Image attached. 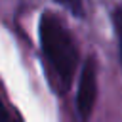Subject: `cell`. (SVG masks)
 I'll use <instances>...</instances> for the list:
<instances>
[{
	"label": "cell",
	"instance_id": "cell-1",
	"mask_svg": "<svg viewBox=\"0 0 122 122\" xmlns=\"http://www.w3.org/2000/svg\"><path fill=\"white\" fill-rule=\"evenodd\" d=\"M38 36L46 61L55 71L59 80L69 86L78 65V50L72 34L55 13L44 11L38 23Z\"/></svg>",
	"mask_w": 122,
	"mask_h": 122
},
{
	"label": "cell",
	"instance_id": "cell-2",
	"mask_svg": "<svg viewBox=\"0 0 122 122\" xmlns=\"http://www.w3.org/2000/svg\"><path fill=\"white\" fill-rule=\"evenodd\" d=\"M97 97V69H95V59L88 57L80 74L78 82V93H76V109L82 120H88Z\"/></svg>",
	"mask_w": 122,
	"mask_h": 122
},
{
	"label": "cell",
	"instance_id": "cell-3",
	"mask_svg": "<svg viewBox=\"0 0 122 122\" xmlns=\"http://www.w3.org/2000/svg\"><path fill=\"white\" fill-rule=\"evenodd\" d=\"M112 25L118 38V51H120V61H122V6L112 10Z\"/></svg>",
	"mask_w": 122,
	"mask_h": 122
},
{
	"label": "cell",
	"instance_id": "cell-4",
	"mask_svg": "<svg viewBox=\"0 0 122 122\" xmlns=\"http://www.w3.org/2000/svg\"><path fill=\"white\" fill-rule=\"evenodd\" d=\"M57 4H61L67 11H71L74 17H82L84 15V6L82 0H55Z\"/></svg>",
	"mask_w": 122,
	"mask_h": 122
},
{
	"label": "cell",
	"instance_id": "cell-5",
	"mask_svg": "<svg viewBox=\"0 0 122 122\" xmlns=\"http://www.w3.org/2000/svg\"><path fill=\"white\" fill-rule=\"evenodd\" d=\"M0 122H10V116H8V111L2 103V99H0Z\"/></svg>",
	"mask_w": 122,
	"mask_h": 122
},
{
	"label": "cell",
	"instance_id": "cell-6",
	"mask_svg": "<svg viewBox=\"0 0 122 122\" xmlns=\"http://www.w3.org/2000/svg\"><path fill=\"white\" fill-rule=\"evenodd\" d=\"M10 122H17V120H10Z\"/></svg>",
	"mask_w": 122,
	"mask_h": 122
}]
</instances>
